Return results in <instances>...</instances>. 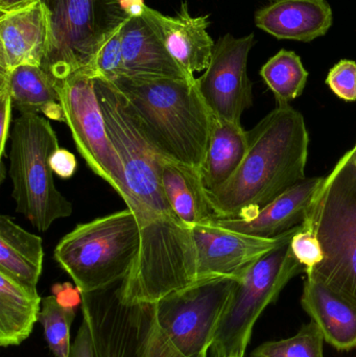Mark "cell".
Returning <instances> with one entry per match:
<instances>
[{"label": "cell", "instance_id": "cell-4", "mask_svg": "<svg viewBox=\"0 0 356 357\" xmlns=\"http://www.w3.org/2000/svg\"><path fill=\"white\" fill-rule=\"evenodd\" d=\"M303 226L321 243L324 258L305 275L356 307V167L355 148L324 177Z\"/></svg>", "mask_w": 356, "mask_h": 357}, {"label": "cell", "instance_id": "cell-5", "mask_svg": "<svg viewBox=\"0 0 356 357\" xmlns=\"http://www.w3.org/2000/svg\"><path fill=\"white\" fill-rule=\"evenodd\" d=\"M49 41L41 67L62 85L89 68L105 42L131 17L144 13V0H46Z\"/></svg>", "mask_w": 356, "mask_h": 357}, {"label": "cell", "instance_id": "cell-21", "mask_svg": "<svg viewBox=\"0 0 356 357\" xmlns=\"http://www.w3.org/2000/svg\"><path fill=\"white\" fill-rule=\"evenodd\" d=\"M42 298L31 289L0 272V346H19L39 322Z\"/></svg>", "mask_w": 356, "mask_h": 357}, {"label": "cell", "instance_id": "cell-27", "mask_svg": "<svg viewBox=\"0 0 356 357\" xmlns=\"http://www.w3.org/2000/svg\"><path fill=\"white\" fill-rule=\"evenodd\" d=\"M324 342L321 329L311 321L294 337L261 344L253 350L251 357H324Z\"/></svg>", "mask_w": 356, "mask_h": 357}, {"label": "cell", "instance_id": "cell-23", "mask_svg": "<svg viewBox=\"0 0 356 357\" xmlns=\"http://www.w3.org/2000/svg\"><path fill=\"white\" fill-rule=\"evenodd\" d=\"M161 182L173 212L186 226L192 229L210 222L215 213L200 174L182 163L165 158L161 167Z\"/></svg>", "mask_w": 356, "mask_h": 357}, {"label": "cell", "instance_id": "cell-15", "mask_svg": "<svg viewBox=\"0 0 356 357\" xmlns=\"http://www.w3.org/2000/svg\"><path fill=\"white\" fill-rule=\"evenodd\" d=\"M324 177L303 178L250 218H219L210 222L261 238H275L304 222L307 210Z\"/></svg>", "mask_w": 356, "mask_h": 357}, {"label": "cell", "instance_id": "cell-2", "mask_svg": "<svg viewBox=\"0 0 356 357\" xmlns=\"http://www.w3.org/2000/svg\"><path fill=\"white\" fill-rule=\"evenodd\" d=\"M249 146L233 177L206 193L215 218H250L305 178L309 136L304 117L277 107L248 131Z\"/></svg>", "mask_w": 356, "mask_h": 357}, {"label": "cell", "instance_id": "cell-33", "mask_svg": "<svg viewBox=\"0 0 356 357\" xmlns=\"http://www.w3.org/2000/svg\"><path fill=\"white\" fill-rule=\"evenodd\" d=\"M82 318L81 326L77 331L75 342L71 345L69 357H95L94 356L93 343L89 323L85 317Z\"/></svg>", "mask_w": 356, "mask_h": 357}, {"label": "cell", "instance_id": "cell-29", "mask_svg": "<svg viewBox=\"0 0 356 357\" xmlns=\"http://www.w3.org/2000/svg\"><path fill=\"white\" fill-rule=\"evenodd\" d=\"M291 247L295 257L304 266L305 273L313 270L323 260V250L319 239L311 229L303 225L293 236Z\"/></svg>", "mask_w": 356, "mask_h": 357}, {"label": "cell", "instance_id": "cell-18", "mask_svg": "<svg viewBox=\"0 0 356 357\" xmlns=\"http://www.w3.org/2000/svg\"><path fill=\"white\" fill-rule=\"evenodd\" d=\"M334 16L326 0H276L257 10L256 26L282 40L311 42L332 27Z\"/></svg>", "mask_w": 356, "mask_h": 357}, {"label": "cell", "instance_id": "cell-35", "mask_svg": "<svg viewBox=\"0 0 356 357\" xmlns=\"http://www.w3.org/2000/svg\"><path fill=\"white\" fill-rule=\"evenodd\" d=\"M40 0H0V15L10 14L24 10Z\"/></svg>", "mask_w": 356, "mask_h": 357}, {"label": "cell", "instance_id": "cell-37", "mask_svg": "<svg viewBox=\"0 0 356 357\" xmlns=\"http://www.w3.org/2000/svg\"><path fill=\"white\" fill-rule=\"evenodd\" d=\"M41 1L43 2V3H45L46 0H41Z\"/></svg>", "mask_w": 356, "mask_h": 357}, {"label": "cell", "instance_id": "cell-36", "mask_svg": "<svg viewBox=\"0 0 356 357\" xmlns=\"http://www.w3.org/2000/svg\"><path fill=\"white\" fill-rule=\"evenodd\" d=\"M353 148H355V165L356 167V144L355 146H353Z\"/></svg>", "mask_w": 356, "mask_h": 357}, {"label": "cell", "instance_id": "cell-11", "mask_svg": "<svg viewBox=\"0 0 356 357\" xmlns=\"http://www.w3.org/2000/svg\"><path fill=\"white\" fill-rule=\"evenodd\" d=\"M236 283L234 277L208 279L157 302L159 324L184 356L208 357Z\"/></svg>", "mask_w": 356, "mask_h": 357}, {"label": "cell", "instance_id": "cell-6", "mask_svg": "<svg viewBox=\"0 0 356 357\" xmlns=\"http://www.w3.org/2000/svg\"><path fill=\"white\" fill-rule=\"evenodd\" d=\"M140 230L131 209L77 225L54 249V257L81 294L108 289L125 278L140 250Z\"/></svg>", "mask_w": 356, "mask_h": 357}, {"label": "cell", "instance_id": "cell-24", "mask_svg": "<svg viewBox=\"0 0 356 357\" xmlns=\"http://www.w3.org/2000/svg\"><path fill=\"white\" fill-rule=\"evenodd\" d=\"M8 73L13 107L20 114L43 113L46 119L65 123L60 86L41 66L21 65Z\"/></svg>", "mask_w": 356, "mask_h": 357}, {"label": "cell", "instance_id": "cell-1", "mask_svg": "<svg viewBox=\"0 0 356 357\" xmlns=\"http://www.w3.org/2000/svg\"><path fill=\"white\" fill-rule=\"evenodd\" d=\"M95 89L109 136L123 161L125 204L137 218L141 241L133 268L119 283V299L125 304L157 303L196 283L192 229L167 201L161 182L167 157L150 142L127 98L112 82L98 75Z\"/></svg>", "mask_w": 356, "mask_h": 357}, {"label": "cell", "instance_id": "cell-17", "mask_svg": "<svg viewBox=\"0 0 356 357\" xmlns=\"http://www.w3.org/2000/svg\"><path fill=\"white\" fill-rule=\"evenodd\" d=\"M169 54L188 75L206 70L212 56L215 42L207 33L210 21L208 15L192 17L187 2L181 3L177 16H165L158 10L148 8Z\"/></svg>", "mask_w": 356, "mask_h": 357}, {"label": "cell", "instance_id": "cell-25", "mask_svg": "<svg viewBox=\"0 0 356 357\" xmlns=\"http://www.w3.org/2000/svg\"><path fill=\"white\" fill-rule=\"evenodd\" d=\"M261 75L275 96L277 107H284L303 93L309 73L296 52L281 50L261 67Z\"/></svg>", "mask_w": 356, "mask_h": 357}, {"label": "cell", "instance_id": "cell-26", "mask_svg": "<svg viewBox=\"0 0 356 357\" xmlns=\"http://www.w3.org/2000/svg\"><path fill=\"white\" fill-rule=\"evenodd\" d=\"M77 312L63 307L54 295L42 299L39 323L52 354L56 357H69L71 350L70 329Z\"/></svg>", "mask_w": 356, "mask_h": 357}, {"label": "cell", "instance_id": "cell-14", "mask_svg": "<svg viewBox=\"0 0 356 357\" xmlns=\"http://www.w3.org/2000/svg\"><path fill=\"white\" fill-rule=\"evenodd\" d=\"M125 77L131 79H196L171 56L160 29L148 12L131 17L121 26Z\"/></svg>", "mask_w": 356, "mask_h": 357}, {"label": "cell", "instance_id": "cell-31", "mask_svg": "<svg viewBox=\"0 0 356 357\" xmlns=\"http://www.w3.org/2000/svg\"><path fill=\"white\" fill-rule=\"evenodd\" d=\"M13 107L10 86H8V73L0 71V162H2L6 146L10 136V121H12Z\"/></svg>", "mask_w": 356, "mask_h": 357}, {"label": "cell", "instance_id": "cell-9", "mask_svg": "<svg viewBox=\"0 0 356 357\" xmlns=\"http://www.w3.org/2000/svg\"><path fill=\"white\" fill-rule=\"evenodd\" d=\"M291 241L253 262L236 278L209 350L211 357L245 356L261 312L295 276L305 273L293 253Z\"/></svg>", "mask_w": 356, "mask_h": 357}, {"label": "cell", "instance_id": "cell-32", "mask_svg": "<svg viewBox=\"0 0 356 357\" xmlns=\"http://www.w3.org/2000/svg\"><path fill=\"white\" fill-rule=\"evenodd\" d=\"M50 167L54 174L62 178H70L77 169V161L75 155L66 149L59 148L50 157Z\"/></svg>", "mask_w": 356, "mask_h": 357}, {"label": "cell", "instance_id": "cell-20", "mask_svg": "<svg viewBox=\"0 0 356 357\" xmlns=\"http://www.w3.org/2000/svg\"><path fill=\"white\" fill-rule=\"evenodd\" d=\"M248 132L240 123L213 115L206 155L200 171L206 193L221 188L233 177L248 151Z\"/></svg>", "mask_w": 356, "mask_h": 357}, {"label": "cell", "instance_id": "cell-28", "mask_svg": "<svg viewBox=\"0 0 356 357\" xmlns=\"http://www.w3.org/2000/svg\"><path fill=\"white\" fill-rule=\"evenodd\" d=\"M90 68L98 77H104L108 81H114L117 77H125L121 27L105 42Z\"/></svg>", "mask_w": 356, "mask_h": 357}, {"label": "cell", "instance_id": "cell-3", "mask_svg": "<svg viewBox=\"0 0 356 357\" xmlns=\"http://www.w3.org/2000/svg\"><path fill=\"white\" fill-rule=\"evenodd\" d=\"M157 149L171 160L200 174L213 114L196 79H131L110 81Z\"/></svg>", "mask_w": 356, "mask_h": 357}, {"label": "cell", "instance_id": "cell-34", "mask_svg": "<svg viewBox=\"0 0 356 357\" xmlns=\"http://www.w3.org/2000/svg\"><path fill=\"white\" fill-rule=\"evenodd\" d=\"M52 295L63 307L75 308L82 305V294L77 287L71 283H56L52 285Z\"/></svg>", "mask_w": 356, "mask_h": 357}, {"label": "cell", "instance_id": "cell-16", "mask_svg": "<svg viewBox=\"0 0 356 357\" xmlns=\"http://www.w3.org/2000/svg\"><path fill=\"white\" fill-rule=\"evenodd\" d=\"M49 41L47 8L37 3L0 15V71L10 73L24 64L41 66Z\"/></svg>", "mask_w": 356, "mask_h": 357}, {"label": "cell", "instance_id": "cell-12", "mask_svg": "<svg viewBox=\"0 0 356 357\" xmlns=\"http://www.w3.org/2000/svg\"><path fill=\"white\" fill-rule=\"evenodd\" d=\"M254 33L234 38L226 33L213 48L210 63L196 79L207 107L217 119L240 123L242 113L253 105V83L247 73Z\"/></svg>", "mask_w": 356, "mask_h": 357}, {"label": "cell", "instance_id": "cell-19", "mask_svg": "<svg viewBox=\"0 0 356 357\" xmlns=\"http://www.w3.org/2000/svg\"><path fill=\"white\" fill-rule=\"evenodd\" d=\"M301 305L321 329L326 343L339 351L356 348V307L353 304L307 275Z\"/></svg>", "mask_w": 356, "mask_h": 357}, {"label": "cell", "instance_id": "cell-38", "mask_svg": "<svg viewBox=\"0 0 356 357\" xmlns=\"http://www.w3.org/2000/svg\"><path fill=\"white\" fill-rule=\"evenodd\" d=\"M231 357H244V356H231Z\"/></svg>", "mask_w": 356, "mask_h": 357}, {"label": "cell", "instance_id": "cell-30", "mask_svg": "<svg viewBox=\"0 0 356 357\" xmlns=\"http://www.w3.org/2000/svg\"><path fill=\"white\" fill-rule=\"evenodd\" d=\"M326 84L341 100L356 102V62L340 61L330 69Z\"/></svg>", "mask_w": 356, "mask_h": 357}, {"label": "cell", "instance_id": "cell-39", "mask_svg": "<svg viewBox=\"0 0 356 357\" xmlns=\"http://www.w3.org/2000/svg\"><path fill=\"white\" fill-rule=\"evenodd\" d=\"M273 1H276V0H273Z\"/></svg>", "mask_w": 356, "mask_h": 357}, {"label": "cell", "instance_id": "cell-13", "mask_svg": "<svg viewBox=\"0 0 356 357\" xmlns=\"http://www.w3.org/2000/svg\"><path fill=\"white\" fill-rule=\"evenodd\" d=\"M301 226L275 238L235 232L212 222L194 227L196 283L219 277L238 278L253 262L291 241Z\"/></svg>", "mask_w": 356, "mask_h": 357}, {"label": "cell", "instance_id": "cell-7", "mask_svg": "<svg viewBox=\"0 0 356 357\" xmlns=\"http://www.w3.org/2000/svg\"><path fill=\"white\" fill-rule=\"evenodd\" d=\"M8 175L16 211L40 232L72 214L70 202L56 188L49 160L59 149L58 138L45 117L23 113L10 131Z\"/></svg>", "mask_w": 356, "mask_h": 357}, {"label": "cell", "instance_id": "cell-22", "mask_svg": "<svg viewBox=\"0 0 356 357\" xmlns=\"http://www.w3.org/2000/svg\"><path fill=\"white\" fill-rule=\"evenodd\" d=\"M43 258L41 237L21 228L10 216H0V272L37 289Z\"/></svg>", "mask_w": 356, "mask_h": 357}, {"label": "cell", "instance_id": "cell-10", "mask_svg": "<svg viewBox=\"0 0 356 357\" xmlns=\"http://www.w3.org/2000/svg\"><path fill=\"white\" fill-rule=\"evenodd\" d=\"M96 73L84 68L69 77L60 87L65 123L73 142L90 169L106 181L127 201L125 169L107 129L95 89Z\"/></svg>", "mask_w": 356, "mask_h": 357}, {"label": "cell", "instance_id": "cell-8", "mask_svg": "<svg viewBox=\"0 0 356 357\" xmlns=\"http://www.w3.org/2000/svg\"><path fill=\"white\" fill-rule=\"evenodd\" d=\"M118 285L82 294V316L89 323L94 356L186 357L161 328L156 303L125 304Z\"/></svg>", "mask_w": 356, "mask_h": 357}]
</instances>
